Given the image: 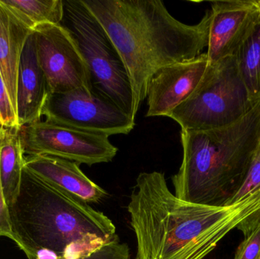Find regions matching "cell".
<instances>
[{
  "label": "cell",
  "mask_w": 260,
  "mask_h": 259,
  "mask_svg": "<svg viewBox=\"0 0 260 259\" xmlns=\"http://www.w3.org/2000/svg\"><path fill=\"white\" fill-rule=\"evenodd\" d=\"M129 198L135 259H204L231 231L260 221V190L229 206L197 205L176 197L165 173L144 172Z\"/></svg>",
  "instance_id": "cell-1"
},
{
  "label": "cell",
  "mask_w": 260,
  "mask_h": 259,
  "mask_svg": "<svg viewBox=\"0 0 260 259\" xmlns=\"http://www.w3.org/2000/svg\"><path fill=\"white\" fill-rule=\"evenodd\" d=\"M109 35L129 76L136 118L151 76L194 59L209 44L211 11L197 24L174 18L160 0H82Z\"/></svg>",
  "instance_id": "cell-2"
},
{
  "label": "cell",
  "mask_w": 260,
  "mask_h": 259,
  "mask_svg": "<svg viewBox=\"0 0 260 259\" xmlns=\"http://www.w3.org/2000/svg\"><path fill=\"white\" fill-rule=\"evenodd\" d=\"M9 211L17 246L28 259H35L41 249L53 251L62 259L80 246L97 251L119 240L108 216L25 167L19 194Z\"/></svg>",
  "instance_id": "cell-3"
},
{
  "label": "cell",
  "mask_w": 260,
  "mask_h": 259,
  "mask_svg": "<svg viewBox=\"0 0 260 259\" xmlns=\"http://www.w3.org/2000/svg\"><path fill=\"white\" fill-rule=\"evenodd\" d=\"M181 165L171 178L176 197L197 205L229 206L260 145V100L230 126L181 130Z\"/></svg>",
  "instance_id": "cell-4"
},
{
  "label": "cell",
  "mask_w": 260,
  "mask_h": 259,
  "mask_svg": "<svg viewBox=\"0 0 260 259\" xmlns=\"http://www.w3.org/2000/svg\"><path fill=\"white\" fill-rule=\"evenodd\" d=\"M259 102V101H258ZM250 97L235 56L209 62L193 92L168 117L181 130H208L230 126L253 109Z\"/></svg>",
  "instance_id": "cell-5"
},
{
  "label": "cell",
  "mask_w": 260,
  "mask_h": 259,
  "mask_svg": "<svg viewBox=\"0 0 260 259\" xmlns=\"http://www.w3.org/2000/svg\"><path fill=\"white\" fill-rule=\"evenodd\" d=\"M63 5L62 24L73 35L88 65L93 88L136 119L127 71L109 35L82 0H63Z\"/></svg>",
  "instance_id": "cell-6"
},
{
  "label": "cell",
  "mask_w": 260,
  "mask_h": 259,
  "mask_svg": "<svg viewBox=\"0 0 260 259\" xmlns=\"http://www.w3.org/2000/svg\"><path fill=\"white\" fill-rule=\"evenodd\" d=\"M43 116L52 124L108 137L127 135L136 125L130 114L94 88L50 94Z\"/></svg>",
  "instance_id": "cell-7"
},
{
  "label": "cell",
  "mask_w": 260,
  "mask_h": 259,
  "mask_svg": "<svg viewBox=\"0 0 260 259\" xmlns=\"http://www.w3.org/2000/svg\"><path fill=\"white\" fill-rule=\"evenodd\" d=\"M25 156L48 155L91 166L111 162L118 149L109 137L40 121L19 129Z\"/></svg>",
  "instance_id": "cell-8"
},
{
  "label": "cell",
  "mask_w": 260,
  "mask_h": 259,
  "mask_svg": "<svg viewBox=\"0 0 260 259\" xmlns=\"http://www.w3.org/2000/svg\"><path fill=\"white\" fill-rule=\"evenodd\" d=\"M38 62L50 94L77 88L93 89L89 68L76 41L62 24H44L34 29Z\"/></svg>",
  "instance_id": "cell-9"
},
{
  "label": "cell",
  "mask_w": 260,
  "mask_h": 259,
  "mask_svg": "<svg viewBox=\"0 0 260 259\" xmlns=\"http://www.w3.org/2000/svg\"><path fill=\"white\" fill-rule=\"evenodd\" d=\"M207 53L162 67L147 87V117H165L183 103L198 86L209 66Z\"/></svg>",
  "instance_id": "cell-10"
},
{
  "label": "cell",
  "mask_w": 260,
  "mask_h": 259,
  "mask_svg": "<svg viewBox=\"0 0 260 259\" xmlns=\"http://www.w3.org/2000/svg\"><path fill=\"white\" fill-rule=\"evenodd\" d=\"M207 56L209 62L236 54L260 16L256 0H229L211 3Z\"/></svg>",
  "instance_id": "cell-11"
},
{
  "label": "cell",
  "mask_w": 260,
  "mask_h": 259,
  "mask_svg": "<svg viewBox=\"0 0 260 259\" xmlns=\"http://www.w3.org/2000/svg\"><path fill=\"white\" fill-rule=\"evenodd\" d=\"M24 167L86 203H99L108 196L106 190L90 179L78 163L48 155H31L24 157Z\"/></svg>",
  "instance_id": "cell-12"
},
{
  "label": "cell",
  "mask_w": 260,
  "mask_h": 259,
  "mask_svg": "<svg viewBox=\"0 0 260 259\" xmlns=\"http://www.w3.org/2000/svg\"><path fill=\"white\" fill-rule=\"evenodd\" d=\"M50 94L47 78L38 62L33 33L26 43L18 71L16 113L19 129L41 121Z\"/></svg>",
  "instance_id": "cell-13"
},
{
  "label": "cell",
  "mask_w": 260,
  "mask_h": 259,
  "mask_svg": "<svg viewBox=\"0 0 260 259\" xmlns=\"http://www.w3.org/2000/svg\"><path fill=\"white\" fill-rule=\"evenodd\" d=\"M33 33V27L0 0V75L15 112L20 62L26 43Z\"/></svg>",
  "instance_id": "cell-14"
},
{
  "label": "cell",
  "mask_w": 260,
  "mask_h": 259,
  "mask_svg": "<svg viewBox=\"0 0 260 259\" xmlns=\"http://www.w3.org/2000/svg\"><path fill=\"white\" fill-rule=\"evenodd\" d=\"M24 157L19 129L0 127V179L9 207L19 194Z\"/></svg>",
  "instance_id": "cell-15"
},
{
  "label": "cell",
  "mask_w": 260,
  "mask_h": 259,
  "mask_svg": "<svg viewBox=\"0 0 260 259\" xmlns=\"http://www.w3.org/2000/svg\"><path fill=\"white\" fill-rule=\"evenodd\" d=\"M241 77L255 102L260 100V16L235 55Z\"/></svg>",
  "instance_id": "cell-16"
},
{
  "label": "cell",
  "mask_w": 260,
  "mask_h": 259,
  "mask_svg": "<svg viewBox=\"0 0 260 259\" xmlns=\"http://www.w3.org/2000/svg\"><path fill=\"white\" fill-rule=\"evenodd\" d=\"M24 22L35 29L44 24H62L63 0H3Z\"/></svg>",
  "instance_id": "cell-17"
},
{
  "label": "cell",
  "mask_w": 260,
  "mask_h": 259,
  "mask_svg": "<svg viewBox=\"0 0 260 259\" xmlns=\"http://www.w3.org/2000/svg\"><path fill=\"white\" fill-rule=\"evenodd\" d=\"M260 190V145L250 165L244 183L236 196L231 201L229 205L238 203L245 199L247 196Z\"/></svg>",
  "instance_id": "cell-18"
},
{
  "label": "cell",
  "mask_w": 260,
  "mask_h": 259,
  "mask_svg": "<svg viewBox=\"0 0 260 259\" xmlns=\"http://www.w3.org/2000/svg\"><path fill=\"white\" fill-rule=\"evenodd\" d=\"M235 259H260V221L244 234Z\"/></svg>",
  "instance_id": "cell-19"
},
{
  "label": "cell",
  "mask_w": 260,
  "mask_h": 259,
  "mask_svg": "<svg viewBox=\"0 0 260 259\" xmlns=\"http://www.w3.org/2000/svg\"><path fill=\"white\" fill-rule=\"evenodd\" d=\"M0 127L18 128L16 112L12 106L10 97L0 75Z\"/></svg>",
  "instance_id": "cell-20"
},
{
  "label": "cell",
  "mask_w": 260,
  "mask_h": 259,
  "mask_svg": "<svg viewBox=\"0 0 260 259\" xmlns=\"http://www.w3.org/2000/svg\"><path fill=\"white\" fill-rule=\"evenodd\" d=\"M79 259H130V250L126 243L117 240L105 245L88 256Z\"/></svg>",
  "instance_id": "cell-21"
},
{
  "label": "cell",
  "mask_w": 260,
  "mask_h": 259,
  "mask_svg": "<svg viewBox=\"0 0 260 259\" xmlns=\"http://www.w3.org/2000/svg\"><path fill=\"white\" fill-rule=\"evenodd\" d=\"M3 237H8L18 244V239L12 228L9 207L6 203L0 179V238Z\"/></svg>",
  "instance_id": "cell-22"
},
{
  "label": "cell",
  "mask_w": 260,
  "mask_h": 259,
  "mask_svg": "<svg viewBox=\"0 0 260 259\" xmlns=\"http://www.w3.org/2000/svg\"><path fill=\"white\" fill-rule=\"evenodd\" d=\"M35 259H61L60 256L50 249H41L35 253Z\"/></svg>",
  "instance_id": "cell-23"
},
{
  "label": "cell",
  "mask_w": 260,
  "mask_h": 259,
  "mask_svg": "<svg viewBox=\"0 0 260 259\" xmlns=\"http://www.w3.org/2000/svg\"><path fill=\"white\" fill-rule=\"evenodd\" d=\"M256 3H257V6H258V7H259V9L260 11V0H259V1H256Z\"/></svg>",
  "instance_id": "cell-24"
}]
</instances>
